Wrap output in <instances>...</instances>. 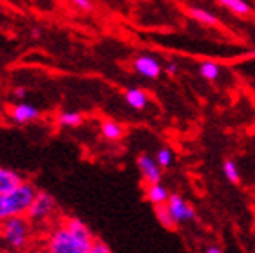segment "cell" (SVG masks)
<instances>
[{
  "label": "cell",
  "mask_w": 255,
  "mask_h": 253,
  "mask_svg": "<svg viewBox=\"0 0 255 253\" xmlns=\"http://www.w3.org/2000/svg\"><path fill=\"white\" fill-rule=\"evenodd\" d=\"M91 253H113V252H111V248H109L105 243L96 241V243L93 244V248H91Z\"/></svg>",
  "instance_id": "cell-20"
},
{
  "label": "cell",
  "mask_w": 255,
  "mask_h": 253,
  "mask_svg": "<svg viewBox=\"0 0 255 253\" xmlns=\"http://www.w3.org/2000/svg\"><path fill=\"white\" fill-rule=\"evenodd\" d=\"M137 168H139L147 185H157L161 181V168L156 163V159H152L147 154L137 156Z\"/></svg>",
  "instance_id": "cell-6"
},
{
  "label": "cell",
  "mask_w": 255,
  "mask_h": 253,
  "mask_svg": "<svg viewBox=\"0 0 255 253\" xmlns=\"http://www.w3.org/2000/svg\"><path fill=\"white\" fill-rule=\"evenodd\" d=\"M172 150L170 148H167V146H161L159 150H157L156 154V163L159 165V168H168V166L172 165Z\"/></svg>",
  "instance_id": "cell-19"
},
{
  "label": "cell",
  "mask_w": 255,
  "mask_h": 253,
  "mask_svg": "<svg viewBox=\"0 0 255 253\" xmlns=\"http://www.w3.org/2000/svg\"><path fill=\"white\" fill-rule=\"evenodd\" d=\"M187 13L192 16V18L196 20V22H199V24L216 25L217 22H219V18H217V16L212 13V11L203 9V7H187Z\"/></svg>",
  "instance_id": "cell-11"
},
{
  "label": "cell",
  "mask_w": 255,
  "mask_h": 253,
  "mask_svg": "<svg viewBox=\"0 0 255 253\" xmlns=\"http://www.w3.org/2000/svg\"><path fill=\"white\" fill-rule=\"evenodd\" d=\"M54 214H56V201L53 195L47 192H36V197L27 212V219L33 224H42L47 223Z\"/></svg>",
  "instance_id": "cell-4"
},
{
  "label": "cell",
  "mask_w": 255,
  "mask_h": 253,
  "mask_svg": "<svg viewBox=\"0 0 255 253\" xmlns=\"http://www.w3.org/2000/svg\"><path fill=\"white\" fill-rule=\"evenodd\" d=\"M102 136L109 141H118L123 137V128L113 120H103L102 122Z\"/></svg>",
  "instance_id": "cell-13"
},
{
  "label": "cell",
  "mask_w": 255,
  "mask_h": 253,
  "mask_svg": "<svg viewBox=\"0 0 255 253\" xmlns=\"http://www.w3.org/2000/svg\"><path fill=\"white\" fill-rule=\"evenodd\" d=\"M125 102L132 109H136V111H141V109L147 107L148 98L141 89H128L127 93H125Z\"/></svg>",
  "instance_id": "cell-12"
},
{
  "label": "cell",
  "mask_w": 255,
  "mask_h": 253,
  "mask_svg": "<svg viewBox=\"0 0 255 253\" xmlns=\"http://www.w3.org/2000/svg\"><path fill=\"white\" fill-rule=\"evenodd\" d=\"M167 74L168 76H176L177 74V63H174V62H170L167 65Z\"/></svg>",
  "instance_id": "cell-22"
},
{
  "label": "cell",
  "mask_w": 255,
  "mask_h": 253,
  "mask_svg": "<svg viewBox=\"0 0 255 253\" xmlns=\"http://www.w3.org/2000/svg\"><path fill=\"white\" fill-rule=\"evenodd\" d=\"M145 195H147V199L150 201L154 206L167 205L168 199H170V194H168V190L165 188L161 183H157V185H148L147 190H145Z\"/></svg>",
  "instance_id": "cell-10"
},
{
  "label": "cell",
  "mask_w": 255,
  "mask_h": 253,
  "mask_svg": "<svg viewBox=\"0 0 255 253\" xmlns=\"http://www.w3.org/2000/svg\"><path fill=\"white\" fill-rule=\"evenodd\" d=\"M33 36H34V38H38V36H40V29H38V27H34V29H33Z\"/></svg>",
  "instance_id": "cell-25"
},
{
  "label": "cell",
  "mask_w": 255,
  "mask_h": 253,
  "mask_svg": "<svg viewBox=\"0 0 255 253\" xmlns=\"http://www.w3.org/2000/svg\"><path fill=\"white\" fill-rule=\"evenodd\" d=\"M199 73H201V76L205 80H210V82H214V80H217V76H219V73H221V69H219V65H217L216 62L206 60V62L201 63Z\"/></svg>",
  "instance_id": "cell-16"
},
{
  "label": "cell",
  "mask_w": 255,
  "mask_h": 253,
  "mask_svg": "<svg viewBox=\"0 0 255 253\" xmlns=\"http://www.w3.org/2000/svg\"><path fill=\"white\" fill-rule=\"evenodd\" d=\"M25 181L20 177L16 172L9 170V168H4L0 166V195L9 194L13 190H16L18 186L24 185Z\"/></svg>",
  "instance_id": "cell-9"
},
{
  "label": "cell",
  "mask_w": 255,
  "mask_h": 253,
  "mask_svg": "<svg viewBox=\"0 0 255 253\" xmlns=\"http://www.w3.org/2000/svg\"><path fill=\"white\" fill-rule=\"evenodd\" d=\"M156 217H157V221L165 226V228H176V221L172 219V215H170V212H168L167 205L156 206Z\"/></svg>",
  "instance_id": "cell-18"
},
{
  "label": "cell",
  "mask_w": 255,
  "mask_h": 253,
  "mask_svg": "<svg viewBox=\"0 0 255 253\" xmlns=\"http://www.w3.org/2000/svg\"><path fill=\"white\" fill-rule=\"evenodd\" d=\"M33 239V223L27 217H15L0 224V243L5 248L24 252Z\"/></svg>",
  "instance_id": "cell-3"
},
{
  "label": "cell",
  "mask_w": 255,
  "mask_h": 253,
  "mask_svg": "<svg viewBox=\"0 0 255 253\" xmlns=\"http://www.w3.org/2000/svg\"><path fill=\"white\" fill-rule=\"evenodd\" d=\"M223 172H225L226 179L230 181V183H234V185H237V183L241 181V177H239V168H237L236 161L226 159L225 163H223Z\"/></svg>",
  "instance_id": "cell-17"
},
{
  "label": "cell",
  "mask_w": 255,
  "mask_h": 253,
  "mask_svg": "<svg viewBox=\"0 0 255 253\" xmlns=\"http://www.w3.org/2000/svg\"><path fill=\"white\" fill-rule=\"evenodd\" d=\"M206 253H223V252L219 248H216V246H212V248L206 250Z\"/></svg>",
  "instance_id": "cell-24"
},
{
  "label": "cell",
  "mask_w": 255,
  "mask_h": 253,
  "mask_svg": "<svg viewBox=\"0 0 255 253\" xmlns=\"http://www.w3.org/2000/svg\"><path fill=\"white\" fill-rule=\"evenodd\" d=\"M34 197L36 190L31 183H24L9 194L0 195V224L15 217H27Z\"/></svg>",
  "instance_id": "cell-2"
},
{
  "label": "cell",
  "mask_w": 255,
  "mask_h": 253,
  "mask_svg": "<svg viewBox=\"0 0 255 253\" xmlns=\"http://www.w3.org/2000/svg\"><path fill=\"white\" fill-rule=\"evenodd\" d=\"M94 243L96 239L84 221L64 217L44 235L42 253H91Z\"/></svg>",
  "instance_id": "cell-1"
},
{
  "label": "cell",
  "mask_w": 255,
  "mask_h": 253,
  "mask_svg": "<svg viewBox=\"0 0 255 253\" xmlns=\"http://www.w3.org/2000/svg\"><path fill=\"white\" fill-rule=\"evenodd\" d=\"M84 122V116L80 112H60L56 123L62 126H78Z\"/></svg>",
  "instance_id": "cell-14"
},
{
  "label": "cell",
  "mask_w": 255,
  "mask_h": 253,
  "mask_svg": "<svg viewBox=\"0 0 255 253\" xmlns=\"http://www.w3.org/2000/svg\"><path fill=\"white\" fill-rule=\"evenodd\" d=\"M73 4L76 5V7H80V9H91V5H93L89 0H74Z\"/></svg>",
  "instance_id": "cell-21"
},
{
  "label": "cell",
  "mask_w": 255,
  "mask_h": 253,
  "mask_svg": "<svg viewBox=\"0 0 255 253\" xmlns=\"http://www.w3.org/2000/svg\"><path fill=\"white\" fill-rule=\"evenodd\" d=\"M134 71L137 74H141L145 78H150V80H156L159 78V74H161V65L157 62L156 58L152 56H137L134 60Z\"/></svg>",
  "instance_id": "cell-7"
},
{
  "label": "cell",
  "mask_w": 255,
  "mask_h": 253,
  "mask_svg": "<svg viewBox=\"0 0 255 253\" xmlns=\"http://www.w3.org/2000/svg\"><path fill=\"white\" fill-rule=\"evenodd\" d=\"M167 208H168V212H170L172 219L176 221V224L194 219V215H196L194 208H192V206L188 205L187 201L183 199L179 194H170V199H168V203H167Z\"/></svg>",
  "instance_id": "cell-5"
},
{
  "label": "cell",
  "mask_w": 255,
  "mask_h": 253,
  "mask_svg": "<svg viewBox=\"0 0 255 253\" xmlns=\"http://www.w3.org/2000/svg\"><path fill=\"white\" fill-rule=\"evenodd\" d=\"M40 116L38 109L29 103H16L9 109V118L18 125H25V123L34 122Z\"/></svg>",
  "instance_id": "cell-8"
},
{
  "label": "cell",
  "mask_w": 255,
  "mask_h": 253,
  "mask_svg": "<svg viewBox=\"0 0 255 253\" xmlns=\"http://www.w3.org/2000/svg\"><path fill=\"white\" fill-rule=\"evenodd\" d=\"M221 5H225L226 9H230L236 15H248L252 11V5L246 4L245 0H221Z\"/></svg>",
  "instance_id": "cell-15"
},
{
  "label": "cell",
  "mask_w": 255,
  "mask_h": 253,
  "mask_svg": "<svg viewBox=\"0 0 255 253\" xmlns=\"http://www.w3.org/2000/svg\"><path fill=\"white\" fill-rule=\"evenodd\" d=\"M15 94H16L18 98H22V96L25 94V89H24V87H16V89H15Z\"/></svg>",
  "instance_id": "cell-23"
}]
</instances>
